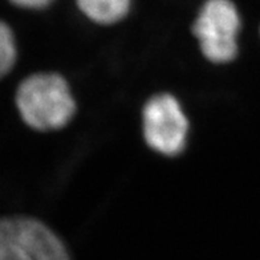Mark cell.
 Returning a JSON list of instances; mask_svg holds the SVG:
<instances>
[{
    "instance_id": "cell-6",
    "label": "cell",
    "mask_w": 260,
    "mask_h": 260,
    "mask_svg": "<svg viewBox=\"0 0 260 260\" xmlns=\"http://www.w3.org/2000/svg\"><path fill=\"white\" fill-rule=\"evenodd\" d=\"M16 60L14 35L7 24L0 21V79L7 75Z\"/></svg>"
},
{
    "instance_id": "cell-5",
    "label": "cell",
    "mask_w": 260,
    "mask_h": 260,
    "mask_svg": "<svg viewBox=\"0 0 260 260\" xmlns=\"http://www.w3.org/2000/svg\"><path fill=\"white\" fill-rule=\"evenodd\" d=\"M80 10L100 24H112L127 14L130 0H77Z\"/></svg>"
},
{
    "instance_id": "cell-7",
    "label": "cell",
    "mask_w": 260,
    "mask_h": 260,
    "mask_svg": "<svg viewBox=\"0 0 260 260\" xmlns=\"http://www.w3.org/2000/svg\"><path fill=\"white\" fill-rule=\"evenodd\" d=\"M12 3L24 8H43L48 6L52 0H11Z\"/></svg>"
},
{
    "instance_id": "cell-4",
    "label": "cell",
    "mask_w": 260,
    "mask_h": 260,
    "mask_svg": "<svg viewBox=\"0 0 260 260\" xmlns=\"http://www.w3.org/2000/svg\"><path fill=\"white\" fill-rule=\"evenodd\" d=\"M144 133L147 144L158 153H181L185 147L187 120L174 97L159 94L149 100L144 109Z\"/></svg>"
},
{
    "instance_id": "cell-1",
    "label": "cell",
    "mask_w": 260,
    "mask_h": 260,
    "mask_svg": "<svg viewBox=\"0 0 260 260\" xmlns=\"http://www.w3.org/2000/svg\"><path fill=\"white\" fill-rule=\"evenodd\" d=\"M16 104L24 122L38 130L65 126L76 109L68 84L53 73L25 79L17 89Z\"/></svg>"
},
{
    "instance_id": "cell-2",
    "label": "cell",
    "mask_w": 260,
    "mask_h": 260,
    "mask_svg": "<svg viewBox=\"0 0 260 260\" xmlns=\"http://www.w3.org/2000/svg\"><path fill=\"white\" fill-rule=\"evenodd\" d=\"M0 260H71L48 227L27 218L0 220Z\"/></svg>"
},
{
    "instance_id": "cell-3",
    "label": "cell",
    "mask_w": 260,
    "mask_h": 260,
    "mask_svg": "<svg viewBox=\"0 0 260 260\" xmlns=\"http://www.w3.org/2000/svg\"><path fill=\"white\" fill-rule=\"evenodd\" d=\"M239 28V14L230 0H209L199 12L192 29L206 57L212 62H227L235 57L238 51Z\"/></svg>"
}]
</instances>
